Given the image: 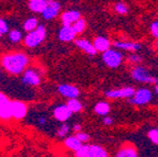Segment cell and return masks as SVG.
I'll return each instance as SVG.
<instances>
[{
	"label": "cell",
	"instance_id": "cell-21",
	"mask_svg": "<svg viewBox=\"0 0 158 157\" xmlns=\"http://www.w3.org/2000/svg\"><path fill=\"white\" fill-rule=\"evenodd\" d=\"M88 157H108V153L100 145L92 144L90 145V148H89Z\"/></svg>",
	"mask_w": 158,
	"mask_h": 157
},
{
	"label": "cell",
	"instance_id": "cell-17",
	"mask_svg": "<svg viewBox=\"0 0 158 157\" xmlns=\"http://www.w3.org/2000/svg\"><path fill=\"white\" fill-rule=\"evenodd\" d=\"M92 43H94V46L97 49V52H101V53L109 51L111 46V42L104 36H97Z\"/></svg>",
	"mask_w": 158,
	"mask_h": 157
},
{
	"label": "cell",
	"instance_id": "cell-9",
	"mask_svg": "<svg viewBox=\"0 0 158 157\" xmlns=\"http://www.w3.org/2000/svg\"><path fill=\"white\" fill-rule=\"evenodd\" d=\"M12 106V118L15 120H22L25 118L27 113V103L22 102L20 100H12L11 102Z\"/></svg>",
	"mask_w": 158,
	"mask_h": 157
},
{
	"label": "cell",
	"instance_id": "cell-14",
	"mask_svg": "<svg viewBox=\"0 0 158 157\" xmlns=\"http://www.w3.org/2000/svg\"><path fill=\"white\" fill-rule=\"evenodd\" d=\"M75 45L89 55H96L98 53L97 49H94V43L87 39H76L75 40Z\"/></svg>",
	"mask_w": 158,
	"mask_h": 157
},
{
	"label": "cell",
	"instance_id": "cell-20",
	"mask_svg": "<svg viewBox=\"0 0 158 157\" xmlns=\"http://www.w3.org/2000/svg\"><path fill=\"white\" fill-rule=\"evenodd\" d=\"M12 100H10L8 103L0 107V119L3 121H8L12 119V106H11Z\"/></svg>",
	"mask_w": 158,
	"mask_h": 157
},
{
	"label": "cell",
	"instance_id": "cell-31",
	"mask_svg": "<svg viewBox=\"0 0 158 157\" xmlns=\"http://www.w3.org/2000/svg\"><path fill=\"white\" fill-rule=\"evenodd\" d=\"M75 135H76V138H78V140L80 141L82 144H84V143H87L89 140H90V136H89V134H87V133H85V132H81V131H80V132H78V133H76Z\"/></svg>",
	"mask_w": 158,
	"mask_h": 157
},
{
	"label": "cell",
	"instance_id": "cell-26",
	"mask_svg": "<svg viewBox=\"0 0 158 157\" xmlns=\"http://www.w3.org/2000/svg\"><path fill=\"white\" fill-rule=\"evenodd\" d=\"M86 27H87L86 21H85L82 18H81V19H79L78 21H77V22L73 25V28H74V30H75V32H76L77 34H80V33L84 32L85 30H86Z\"/></svg>",
	"mask_w": 158,
	"mask_h": 157
},
{
	"label": "cell",
	"instance_id": "cell-18",
	"mask_svg": "<svg viewBox=\"0 0 158 157\" xmlns=\"http://www.w3.org/2000/svg\"><path fill=\"white\" fill-rule=\"evenodd\" d=\"M64 145L67 148H69V150L76 152V151H78L84 144L76 138V135H69V136H67V138H65Z\"/></svg>",
	"mask_w": 158,
	"mask_h": 157
},
{
	"label": "cell",
	"instance_id": "cell-8",
	"mask_svg": "<svg viewBox=\"0 0 158 157\" xmlns=\"http://www.w3.org/2000/svg\"><path fill=\"white\" fill-rule=\"evenodd\" d=\"M57 91H58L59 95H62L63 97L69 99H77L78 96L80 95V91L74 85H70V83H62L57 87Z\"/></svg>",
	"mask_w": 158,
	"mask_h": 157
},
{
	"label": "cell",
	"instance_id": "cell-22",
	"mask_svg": "<svg viewBox=\"0 0 158 157\" xmlns=\"http://www.w3.org/2000/svg\"><path fill=\"white\" fill-rule=\"evenodd\" d=\"M94 112L98 114V116L101 117H106L108 113L110 112V104H109L106 101H99L94 108Z\"/></svg>",
	"mask_w": 158,
	"mask_h": 157
},
{
	"label": "cell",
	"instance_id": "cell-40",
	"mask_svg": "<svg viewBox=\"0 0 158 157\" xmlns=\"http://www.w3.org/2000/svg\"><path fill=\"white\" fill-rule=\"evenodd\" d=\"M156 46H157V49H158V40H157V42H156Z\"/></svg>",
	"mask_w": 158,
	"mask_h": 157
},
{
	"label": "cell",
	"instance_id": "cell-7",
	"mask_svg": "<svg viewBox=\"0 0 158 157\" xmlns=\"http://www.w3.org/2000/svg\"><path fill=\"white\" fill-rule=\"evenodd\" d=\"M22 83L27 86H39L41 83V76L33 67H29L22 74Z\"/></svg>",
	"mask_w": 158,
	"mask_h": 157
},
{
	"label": "cell",
	"instance_id": "cell-16",
	"mask_svg": "<svg viewBox=\"0 0 158 157\" xmlns=\"http://www.w3.org/2000/svg\"><path fill=\"white\" fill-rule=\"evenodd\" d=\"M47 5H48V0H30L27 2V7L32 12L41 13V15L44 12Z\"/></svg>",
	"mask_w": 158,
	"mask_h": 157
},
{
	"label": "cell",
	"instance_id": "cell-23",
	"mask_svg": "<svg viewBox=\"0 0 158 157\" xmlns=\"http://www.w3.org/2000/svg\"><path fill=\"white\" fill-rule=\"evenodd\" d=\"M39 25L40 24H39L37 18H35V17L29 18V19H27L24 22H23V30H24L25 32L30 33V32H32V31H34V30H36Z\"/></svg>",
	"mask_w": 158,
	"mask_h": 157
},
{
	"label": "cell",
	"instance_id": "cell-33",
	"mask_svg": "<svg viewBox=\"0 0 158 157\" xmlns=\"http://www.w3.org/2000/svg\"><path fill=\"white\" fill-rule=\"evenodd\" d=\"M151 32L153 36L158 40V21H155L151 24Z\"/></svg>",
	"mask_w": 158,
	"mask_h": 157
},
{
	"label": "cell",
	"instance_id": "cell-38",
	"mask_svg": "<svg viewBox=\"0 0 158 157\" xmlns=\"http://www.w3.org/2000/svg\"><path fill=\"white\" fill-rule=\"evenodd\" d=\"M80 130H81V125H80V124H78V123H75V124L73 125V131H74L75 133L80 132Z\"/></svg>",
	"mask_w": 158,
	"mask_h": 157
},
{
	"label": "cell",
	"instance_id": "cell-27",
	"mask_svg": "<svg viewBox=\"0 0 158 157\" xmlns=\"http://www.w3.org/2000/svg\"><path fill=\"white\" fill-rule=\"evenodd\" d=\"M89 148H90V145L84 144L78 151L75 152V157H88Z\"/></svg>",
	"mask_w": 158,
	"mask_h": 157
},
{
	"label": "cell",
	"instance_id": "cell-29",
	"mask_svg": "<svg viewBox=\"0 0 158 157\" xmlns=\"http://www.w3.org/2000/svg\"><path fill=\"white\" fill-rule=\"evenodd\" d=\"M114 9L118 15H126L128 12V7L123 2H118L114 6Z\"/></svg>",
	"mask_w": 158,
	"mask_h": 157
},
{
	"label": "cell",
	"instance_id": "cell-30",
	"mask_svg": "<svg viewBox=\"0 0 158 157\" xmlns=\"http://www.w3.org/2000/svg\"><path fill=\"white\" fill-rule=\"evenodd\" d=\"M147 135H148V138H149L154 144L158 145V129H152V130H149Z\"/></svg>",
	"mask_w": 158,
	"mask_h": 157
},
{
	"label": "cell",
	"instance_id": "cell-36",
	"mask_svg": "<svg viewBox=\"0 0 158 157\" xmlns=\"http://www.w3.org/2000/svg\"><path fill=\"white\" fill-rule=\"evenodd\" d=\"M46 122H47L46 117H44V116H40L39 118H37V123H39V124L41 125V126H43V125L46 124Z\"/></svg>",
	"mask_w": 158,
	"mask_h": 157
},
{
	"label": "cell",
	"instance_id": "cell-41",
	"mask_svg": "<svg viewBox=\"0 0 158 157\" xmlns=\"http://www.w3.org/2000/svg\"><path fill=\"white\" fill-rule=\"evenodd\" d=\"M1 36H2V34H1V33H0V39H1Z\"/></svg>",
	"mask_w": 158,
	"mask_h": 157
},
{
	"label": "cell",
	"instance_id": "cell-19",
	"mask_svg": "<svg viewBox=\"0 0 158 157\" xmlns=\"http://www.w3.org/2000/svg\"><path fill=\"white\" fill-rule=\"evenodd\" d=\"M116 157H138L137 151L133 145H125L118 150Z\"/></svg>",
	"mask_w": 158,
	"mask_h": 157
},
{
	"label": "cell",
	"instance_id": "cell-34",
	"mask_svg": "<svg viewBox=\"0 0 158 157\" xmlns=\"http://www.w3.org/2000/svg\"><path fill=\"white\" fill-rule=\"evenodd\" d=\"M127 61L130 63H134V64H138L139 62L142 61V57L137 54H131L130 56L127 57Z\"/></svg>",
	"mask_w": 158,
	"mask_h": 157
},
{
	"label": "cell",
	"instance_id": "cell-2",
	"mask_svg": "<svg viewBox=\"0 0 158 157\" xmlns=\"http://www.w3.org/2000/svg\"><path fill=\"white\" fill-rule=\"evenodd\" d=\"M45 37H46V29H45L44 25L40 24L36 30L25 35V37L23 39V43L27 47L34 49L44 41Z\"/></svg>",
	"mask_w": 158,
	"mask_h": 157
},
{
	"label": "cell",
	"instance_id": "cell-42",
	"mask_svg": "<svg viewBox=\"0 0 158 157\" xmlns=\"http://www.w3.org/2000/svg\"><path fill=\"white\" fill-rule=\"evenodd\" d=\"M0 76H1V70H0Z\"/></svg>",
	"mask_w": 158,
	"mask_h": 157
},
{
	"label": "cell",
	"instance_id": "cell-24",
	"mask_svg": "<svg viewBox=\"0 0 158 157\" xmlns=\"http://www.w3.org/2000/svg\"><path fill=\"white\" fill-rule=\"evenodd\" d=\"M66 106L73 113L80 112L82 110V103L78 99H69V100H67Z\"/></svg>",
	"mask_w": 158,
	"mask_h": 157
},
{
	"label": "cell",
	"instance_id": "cell-4",
	"mask_svg": "<svg viewBox=\"0 0 158 157\" xmlns=\"http://www.w3.org/2000/svg\"><path fill=\"white\" fill-rule=\"evenodd\" d=\"M102 61L110 68H118L122 64L123 55L116 49H110L109 51L102 53Z\"/></svg>",
	"mask_w": 158,
	"mask_h": 157
},
{
	"label": "cell",
	"instance_id": "cell-25",
	"mask_svg": "<svg viewBox=\"0 0 158 157\" xmlns=\"http://www.w3.org/2000/svg\"><path fill=\"white\" fill-rule=\"evenodd\" d=\"M9 40L12 42V43H19V42L22 40V32L17 29L11 30L9 32Z\"/></svg>",
	"mask_w": 158,
	"mask_h": 157
},
{
	"label": "cell",
	"instance_id": "cell-10",
	"mask_svg": "<svg viewBox=\"0 0 158 157\" xmlns=\"http://www.w3.org/2000/svg\"><path fill=\"white\" fill-rule=\"evenodd\" d=\"M59 11H60V2L48 0V5L44 10V12L42 13V18L44 20H52L58 15Z\"/></svg>",
	"mask_w": 158,
	"mask_h": 157
},
{
	"label": "cell",
	"instance_id": "cell-28",
	"mask_svg": "<svg viewBox=\"0 0 158 157\" xmlns=\"http://www.w3.org/2000/svg\"><path fill=\"white\" fill-rule=\"evenodd\" d=\"M69 130H70V129H69V125L66 124V123H63L58 128V130H57V136H58V138H67Z\"/></svg>",
	"mask_w": 158,
	"mask_h": 157
},
{
	"label": "cell",
	"instance_id": "cell-12",
	"mask_svg": "<svg viewBox=\"0 0 158 157\" xmlns=\"http://www.w3.org/2000/svg\"><path fill=\"white\" fill-rule=\"evenodd\" d=\"M73 112L68 109V107L66 104H59L56 108L53 110V117L56 119L59 122L64 123L65 121L68 120L70 117H72Z\"/></svg>",
	"mask_w": 158,
	"mask_h": 157
},
{
	"label": "cell",
	"instance_id": "cell-35",
	"mask_svg": "<svg viewBox=\"0 0 158 157\" xmlns=\"http://www.w3.org/2000/svg\"><path fill=\"white\" fill-rule=\"evenodd\" d=\"M9 101H10V99L6 96L5 93L0 92V107L3 106V104H6V103H8Z\"/></svg>",
	"mask_w": 158,
	"mask_h": 157
},
{
	"label": "cell",
	"instance_id": "cell-1",
	"mask_svg": "<svg viewBox=\"0 0 158 157\" xmlns=\"http://www.w3.org/2000/svg\"><path fill=\"white\" fill-rule=\"evenodd\" d=\"M29 62L27 55L22 52L7 53L0 59L2 68L11 75L23 74L29 68Z\"/></svg>",
	"mask_w": 158,
	"mask_h": 157
},
{
	"label": "cell",
	"instance_id": "cell-11",
	"mask_svg": "<svg viewBox=\"0 0 158 157\" xmlns=\"http://www.w3.org/2000/svg\"><path fill=\"white\" fill-rule=\"evenodd\" d=\"M77 36V33L75 32L73 25H63L58 31V40L64 43L75 41Z\"/></svg>",
	"mask_w": 158,
	"mask_h": 157
},
{
	"label": "cell",
	"instance_id": "cell-6",
	"mask_svg": "<svg viewBox=\"0 0 158 157\" xmlns=\"http://www.w3.org/2000/svg\"><path fill=\"white\" fill-rule=\"evenodd\" d=\"M135 89L132 87H124L121 89H112L106 91V97L109 99H131L135 95Z\"/></svg>",
	"mask_w": 158,
	"mask_h": 157
},
{
	"label": "cell",
	"instance_id": "cell-39",
	"mask_svg": "<svg viewBox=\"0 0 158 157\" xmlns=\"http://www.w3.org/2000/svg\"><path fill=\"white\" fill-rule=\"evenodd\" d=\"M155 92H156V95L158 96V83H157V85H155Z\"/></svg>",
	"mask_w": 158,
	"mask_h": 157
},
{
	"label": "cell",
	"instance_id": "cell-5",
	"mask_svg": "<svg viewBox=\"0 0 158 157\" xmlns=\"http://www.w3.org/2000/svg\"><path fill=\"white\" fill-rule=\"evenodd\" d=\"M152 98H153V93L149 89L147 88H139L138 90L135 91V95L133 98L128 99L130 102L136 104V106H144L147 103L151 102Z\"/></svg>",
	"mask_w": 158,
	"mask_h": 157
},
{
	"label": "cell",
	"instance_id": "cell-15",
	"mask_svg": "<svg viewBox=\"0 0 158 157\" xmlns=\"http://www.w3.org/2000/svg\"><path fill=\"white\" fill-rule=\"evenodd\" d=\"M113 45L115 49H123L127 52H136L141 49V44L137 42H131V41H115L113 42Z\"/></svg>",
	"mask_w": 158,
	"mask_h": 157
},
{
	"label": "cell",
	"instance_id": "cell-3",
	"mask_svg": "<svg viewBox=\"0 0 158 157\" xmlns=\"http://www.w3.org/2000/svg\"><path fill=\"white\" fill-rule=\"evenodd\" d=\"M131 75L133 77V79H135L136 81L143 83H158V79L156 77H154L153 75H151L148 73V70L144 66H135L131 70Z\"/></svg>",
	"mask_w": 158,
	"mask_h": 157
},
{
	"label": "cell",
	"instance_id": "cell-13",
	"mask_svg": "<svg viewBox=\"0 0 158 157\" xmlns=\"http://www.w3.org/2000/svg\"><path fill=\"white\" fill-rule=\"evenodd\" d=\"M60 19H62L63 25H74L79 19H81V17H80V12L77 10H67L62 13Z\"/></svg>",
	"mask_w": 158,
	"mask_h": 157
},
{
	"label": "cell",
	"instance_id": "cell-37",
	"mask_svg": "<svg viewBox=\"0 0 158 157\" xmlns=\"http://www.w3.org/2000/svg\"><path fill=\"white\" fill-rule=\"evenodd\" d=\"M102 122H103V124H104V125H111L112 123H113V119L106 116V117H104V118H103Z\"/></svg>",
	"mask_w": 158,
	"mask_h": 157
},
{
	"label": "cell",
	"instance_id": "cell-32",
	"mask_svg": "<svg viewBox=\"0 0 158 157\" xmlns=\"http://www.w3.org/2000/svg\"><path fill=\"white\" fill-rule=\"evenodd\" d=\"M9 25H8L7 21H5L3 19H0V33L2 35L9 33Z\"/></svg>",
	"mask_w": 158,
	"mask_h": 157
}]
</instances>
